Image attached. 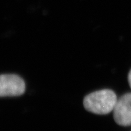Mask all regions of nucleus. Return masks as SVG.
<instances>
[{
    "label": "nucleus",
    "instance_id": "1",
    "mask_svg": "<svg viewBox=\"0 0 131 131\" xmlns=\"http://www.w3.org/2000/svg\"><path fill=\"white\" fill-rule=\"evenodd\" d=\"M117 97L114 91L103 89L88 95L83 100L85 109L90 112L106 115L114 111Z\"/></svg>",
    "mask_w": 131,
    "mask_h": 131
},
{
    "label": "nucleus",
    "instance_id": "3",
    "mask_svg": "<svg viewBox=\"0 0 131 131\" xmlns=\"http://www.w3.org/2000/svg\"><path fill=\"white\" fill-rule=\"evenodd\" d=\"M113 111L114 119L118 124L131 126V93H127L118 99Z\"/></svg>",
    "mask_w": 131,
    "mask_h": 131
},
{
    "label": "nucleus",
    "instance_id": "4",
    "mask_svg": "<svg viewBox=\"0 0 131 131\" xmlns=\"http://www.w3.org/2000/svg\"><path fill=\"white\" fill-rule=\"evenodd\" d=\"M128 81H129V84L130 85V88H131V70L129 72V75H128Z\"/></svg>",
    "mask_w": 131,
    "mask_h": 131
},
{
    "label": "nucleus",
    "instance_id": "2",
    "mask_svg": "<svg viewBox=\"0 0 131 131\" xmlns=\"http://www.w3.org/2000/svg\"><path fill=\"white\" fill-rule=\"evenodd\" d=\"M25 87L24 80L18 75H0V97L20 96L24 94Z\"/></svg>",
    "mask_w": 131,
    "mask_h": 131
}]
</instances>
